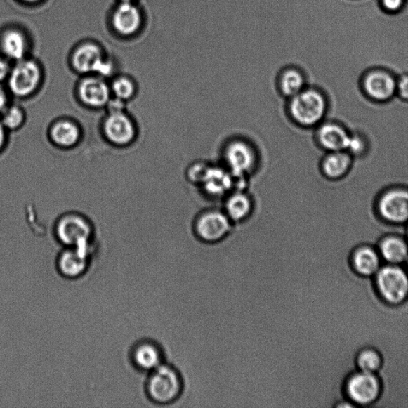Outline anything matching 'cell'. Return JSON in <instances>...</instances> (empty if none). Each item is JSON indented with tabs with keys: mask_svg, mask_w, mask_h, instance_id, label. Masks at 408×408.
Instances as JSON below:
<instances>
[{
	"mask_svg": "<svg viewBox=\"0 0 408 408\" xmlns=\"http://www.w3.org/2000/svg\"><path fill=\"white\" fill-rule=\"evenodd\" d=\"M140 23V11L130 3H124L115 11L114 25L123 34L129 35L137 32Z\"/></svg>",
	"mask_w": 408,
	"mask_h": 408,
	"instance_id": "23",
	"label": "cell"
},
{
	"mask_svg": "<svg viewBox=\"0 0 408 408\" xmlns=\"http://www.w3.org/2000/svg\"><path fill=\"white\" fill-rule=\"evenodd\" d=\"M105 138L117 146H126L136 138L134 122L124 112L109 113L103 123Z\"/></svg>",
	"mask_w": 408,
	"mask_h": 408,
	"instance_id": "11",
	"label": "cell"
},
{
	"mask_svg": "<svg viewBox=\"0 0 408 408\" xmlns=\"http://www.w3.org/2000/svg\"><path fill=\"white\" fill-rule=\"evenodd\" d=\"M124 2L130 3L132 0H123Z\"/></svg>",
	"mask_w": 408,
	"mask_h": 408,
	"instance_id": "37",
	"label": "cell"
},
{
	"mask_svg": "<svg viewBox=\"0 0 408 408\" xmlns=\"http://www.w3.org/2000/svg\"><path fill=\"white\" fill-rule=\"evenodd\" d=\"M396 77L388 71L375 69L362 77L360 84L369 98L386 103L396 96Z\"/></svg>",
	"mask_w": 408,
	"mask_h": 408,
	"instance_id": "10",
	"label": "cell"
},
{
	"mask_svg": "<svg viewBox=\"0 0 408 408\" xmlns=\"http://www.w3.org/2000/svg\"><path fill=\"white\" fill-rule=\"evenodd\" d=\"M26 1H28V2H34V1H37V0H26Z\"/></svg>",
	"mask_w": 408,
	"mask_h": 408,
	"instance_id": "38",
	"label": "cell"
},
{
	"mask_svg": "<svg viewBox=\"0 0 408 408\" xmlns=\"http://www.w3.org/2000/svg\"><path fill=\"white\" fill-rule=\"evenodd\" d=\"M132 360L140 370L152 371L164 363V355L157 342L145 341L134 347Z\"/></svg>",
	"mask_w": 408,
	"mask_h": 408,
	"instance_id": "20",
	"label": "cell"
},
{
	"mask_svg": "<svg viewBox=\"0 0 408 408\" xmlns=\"http://www.w3.org/2000/svg\"><path fill=\"white\" fill-rule=\"evenodd\" d=\"M405 237L408 241V223L405 226Z\"/></svg>",
	"mask_w": 408,
	"mask_h": 408,
	"instance_id": "36",
	"label": "cell"
},
{
	"mask_svg": "<svg viewBox=\"0 0 408 408\" xmlns=\"http://www.w3.org/2000/svg\"><path fill=\"white\" fill-rule=\"evenodd\" d=\"M56 236L69 248L90 249L93 228L84 217L76 214L62 216L56 224Z\"/></svg>",
	"mask_w": 408,
	"mask_h": 408,
	"instance_id": "7",
	"label": "cell"
},
{
	"mask_svg": "<svg viewBox=\"0 0 408 408\" xmlns=\"http://www.w3.org/2000/svg\"><path fill=\"white\" fill-rule=\"evenodd\" d=\"M396 96L408 102V74L396 78Z\"/></svg>",
	"mask_w": 408,
	"mask_h": 408,
	"instance_id": "30",
	"label": "cell"
},
{
	"mask_svg": "<svg viewBox=\"0 0 408 408\" xmlns=\"http://www.w3.org/2000/svg\"><path fill=\"white\" fill-rule=\"evenodd\" d=\"M73 66L82 74L97 73L108 77L113 72L112 64L103 60L98 47L93 44L84 45L74 53Z\"/></svg>",
	"mask_w": 408,
	"mask_h": 408,
	"instance_id": "13",
	"label": "cell"
},
{
	"mask_svg": "<svg viewBox=\"0 0 408 408\" xmlns=\"http://www.w3.org/2000/svg\"><path fill=\"white\" fill-rule=\"evenodd\" d=\"M381 298L390 305H399L408 298V270L405 265L383 263L374 277Z\"/></svg>",
	"mask_w": 408,
	"mask_h": 408,
	"instance_id": "5",
	"label": "cell"
},
{
	"mask_svg": "<svg viewBox=\"0 0 408 408\" xmlns=\"http://www.w3.org/2000/svg\"><path fill=\"white\" fill-rule=\"evenodd\" d=\"M368 145L367 140L362 137V135L359 133L350 134V140H348L346 152L353 157V156L362 155L366 151Z\"/></svg>",
	"mask_w": 408,
	"mask_h": 408,
	"instance_id": "29",
	"label": "cell"
},
{
	"mask_svg": "<svg viewBox=\"0 0 408 408\" xmlns=\"http://www.w3.org/2000/svg\"><path fill=\"white\" fill-rule=\"evenodd\" d=\"M222 209L235 227L251 220L256 211V201L247 190L233 191L223 199Z\"/></svg>",
	"mask_w": 408,
	"mask_h": 408,
	"instance_id": "12",
	"label": "cell"
},
{
	"mask_svg": "<svg viewBox=\"0 0 408 408\" xmlns=\"http://www.w3.org/2000/svg\"><path fill=\"white\" fill-rule=\"evenodd\" d=\"M376 248L383 263L404 265L408 260V241L403 235H384Z\"/></svg>",
	"mask_w": 408,
	"mask_h": 408,
	"instance_id": "18",
	"label": "cell"
},
{
	"mask_svg": "<svg viewBox=\"0 0 408 408\" xmlns=\"http://www.w3.org/2000/svg\"><path fill=\"white\" fill-rule=\"evenodd\" d=\"M351 263L357 273L363 277H374L382 267L383 262L377 248L360 246L352 254Z\"/></svg>",
	"mask_w": 408,
	"mask_h": 408,
	"instance_id": "19",
	"label": "cell"
},
{
	"mask_svg": "<svg viewBox=\"0 0 408 408\" xmlns=\"http://www.w3.org/2000/svg\"><path fill=\"white\" fill-rule=\"evenodd\" d=\"M211 166V164L205 162H197L189 165L186 171L187 180L199 187L208 175Z\"/></svg>",
	"mask_w": 408,
	"mask_h": 408,
	"instance_id": "28",
	"label": "cell"
},
{
	"mask_svg": "<svg viewBox=\"0 0 408 408\" xmlns=\"http://www.w3.org/2000/svg\"><path fill=\"white\" fill-rule=\"evenodd\" d=\"M2 47L5 54L9 58L15 59V60H21L26 53L25 38L19 32H6L2 40Z\"/></svg>",
	"mask_w": 408,
	"mask_h": 408,
	"instance_id": "24",
	"label": "cell"
},
{
	"mask_svg": "<svg viewBox=\"0 0 408 408\" xmlns=\"http://www.w3.org/2000/svg\"><path fill=\"white\" fill-rule=\"evenodd\" d=\"M328 108L327 98L321 88L309 85L297 96L287 100L286 114L295 126L311 129L324 121Z\"/></svg>",
	"mask_w": 408,
	"mask_h": 408,
	"instance_id": "1",
	"label": "cell"
},
{
	"mask_svg": "<svg viewBox=\"0 0 408 408\" xmlns=\"http://www.w3.org/2000/svg\"><path fill=\"white\" fill-rule=\"evenodd\" d=\"M353 157L346 151L329 152L322 159L320 170L322 175L330 180H338L345 177L352 168Z\"/></svg>",
	"mask_w": 408,
	"mask_h": 408,
	"instance_id": "21",
	"label": "cell"
},
{
	"mask_svg": "<svg viewBox=\"0 0 408 408\" xmlns=\"http://www.w3.org/2000/svg\"><path fill=\"white\" fill-rule=\"evenodd\" d=\"M404 3L405 0H381L382 8L391 13H398Z\"/></svg>",
	"mask_w": 408,
	"mask_h": 408,
	"instance_id": "31",
	"label": "cell"
},
{
	"mask_svg": "<svg viewBox=\"0 0 408 408\" xmlns=\"http://www.w3.org/2000/svg\"><path fill=\"white\" fill-rule=\"evenodd\" d=\"M90 263V249L67 248L58 256L57 267L60 274L68 279H77L84 275Z\"/></svg>",
	"mask_w": 408,
	"mask_h": 408,
	"instance_id": "16",
	"label": "cell"
},
{
	"mask_svg": "<svg viewBox=\"0 0 408 408\" xmlns=\"http://www.w3.org/2000/svg\"><path fill=\"white\" fill-rule=\"evenodd\" d=\"M381 220L392 227L406 226L408 223V190L393 187L384 192L377 204Z\"/></svg>",
	"mask_w": 408,
	"mask_h": 408,
	"instance_id": "8",
	"label": "cell"
},
{
	"mask_svg": "<svg viewBox=\"0 0 408 408\" xmlns=\"http://www.w3.org/2000/svg\"><path fill=\"white\" fill-rule=\"evenodd\" d=\"M110 90L112 96L125 100V102L131 99L135 96L136 91L133 82L127 78H123V77L114 80L110 86Z\"/></svg>",
	"mask_w": 408,
	"mask_h": 408,
	"instance_id": "27",
	"label": "cell"
},
{
	"mask_svg": "<svg viewBox=\"0 0 408 408\" xmlns=\"http://www.w3.org/2000/svg\"><path fill=\"white\" fill-rule=\"evenodd\" d=\"M125 100L114 98L110 100V102L106 105L105 107L108 109L109 113H117V112H124L126 108Z\"/></svg>",
	"mask_w": 408,
	"mask_h": 408,
	"instance_id": "32",
	"label": "cell"
},
{
	"mask_svg": "<svg viewBox=\"0 0 408 408\" xmlns=\"http://www.w3.org/2000/svg\"><path fill=\"white\" fill-rule=\"evenodd\" d=\"M146 390L153 403L162 407H171L182 393L181 376L173 366L163 363L150 371Z\"/></svg>",
	"mask_w": 408,
	"mask_h": 408,
	"instance_id": "4",
	"label": "cell"
},
{
	"mask_svg": "<svg viewBox=\"0 0 408 408\" xmlns=\"http://www.w3.org/2000/svg\"><path fill=\"white\" fill-rule=\"evenodd\" d=\"M8 97L2 88H0V114L4 113V111L8 108Z\"/></svg>",
	"mask_w": 408,
	"mask_h": 408,
	"instance_id": "34",
	"label": "cell"
},
{
	"mask_svg": "<svg viewBox=\"0 0 408 408\" xmlns=\"http://www.w3.org/2000/svg\"><path fill=\"white\" fill-rule=\"evenodd\" d=\"M357 370L378 374L383 364L381 354L374 348H364L356 357Z\"/></svg>",
	"mask_w": 408,
	"mask_h": 408,
	"instance_id": "25",
	"label": "cell"
},
{
	"mask_svg": "<svg viewBox=\"0 0 408 408\" xmlns=\"http://www.w3.org/2000/svg\"><path fill=\"white\" fill-rule=\"evenodd\" d=\"M234 229V223L225 212L217 208L200 211L191 224L192 235L199 244H218L232 235Z\"/></svg>",
	"mask_w": 408,
	"mask_h": 408,
	"instance_id": "3",
	"label": "cell"
},
{
	"mask_svg": "<svg viewBox=\"0 0 408 408\" xmlns=\"http://www.w3.org/2000/svg\"><path fill=\"white\" fill-rule=\"evenodd\" d=\"M315 140L324 151H346L350 132L340 124L323 121L315 128Z\"/></svg>",
	"mask_w": 408,
	"mask_h": 408,
	"instance_id": "15",
	"label": "cell"
},
{
	"mask_svg": "<svg viewBox=\"0 0 408 408\" xmlns=\"http://www.w3.org/2000/svg\"><path fill=\"white\" fill-rule=\"evenodd\" d=\"M308 86V76L305 71L296 65L282 67L276 76L277 91L286 100L297 96Z\"/></svg>",
	"mask_w": 408,
	"mask_h": 408,
	"instance_id": "14",
	"label": "cell"
},
{
	"mask_svg": "<svg viewBox=\"0 0 408 408\" xmlns=\"http://www.w3.org/2000/svg\"><path fill=\"white\" fill-rule=\"evenodd\" d=\"M78 93L81 102L92 109L105 107L112 98L110 87L98 78H87L82 81Z\"/></svg>",
	"mask_w": 408,
	"mask_h": 408,
	"instance_id": "17",
	"label": "cell"
},
{
	"mask_svg": "<svg viewBox=\"0 0 408 408\" xmlns=\"http://www.w3.org/2000/svg\"><path fill=\"white\" fill-rule=\"evenodd\" d=\"M11 70L9 64L3 59H0V81L8 78Z\"/></svg>",
	"mask_w": 408,
	"mask_h": 408,
	"instance_id": "33",
	"label": "cell"
},
{
	"mask_svg": "<svg viewBox=\"0 0 408 408\" xmlns=\"http://www.w3.org/2000/svg\"><path fill=\"white\" fill-rule=\"evenodd\" d=\"M222 165L233 175L249 177L259 168L260 152L249 139L240 136L228 138L221 150Z\"/></svg>",
	"mask_w": 408,
	"mask_h": 408,
	"instance_id": "2",
	"label": "cell"
},
{
	"mask_svg": "<svg viewBox=\"0 0 408 408\" xmlns=\"http://www.w3.org/2000/svg\"><path fill=\"white\" fill-rule=\"evenodd\" d=\"M345 392L354 407L372 408L380 398L382 384L376 374L357 370L348 376Z\"/></svg>",
	"mask_w": 408,
	"mask_h": 408,
	"instance_id": "6",
	"label": "cell"
},
{
	"mask_svg": "<svg viewBox=\"0 0 408 408\" xmlns=\"http://www.w3.org/2000/svg\"><path fill=\"white\" fill-rule=\"evenodd\" d=\"M1 122L6 129L16 130L20 128L25 121V113L18 105L8 106L1 114Z\"/></svg>",
	"mask_w": 408,
	"mask_h": 408,
	"instance_id": "26",
	"label": "cell"
},
{
	"mask_svg": "<svg viewBox=\"0 0 408 408\" xmlns=\"http://www.w3.org/2000/svg\"><path fill=\"white\" fill-rule=\"evenodd\" d=\"M6 131H7V129H6L3 125V123L1 121H0V151L3 150V147L6 143V138H7Z\"/></svg>",
	"mask_w": 408,
	"mask_h": 408,
	"instance_id": "35",
	"label": "cell"
},
{
	"mask_svg": "<svg viewBox=\"0 0 408 408\" xmlns=\"http://www.w3.org/2000/svg\"><path fill=\"white\" fill-rule=\"evenodd\" d=\"M81 130L73 121L63 119L56 121L50 130V137L55 145L70 149L78 145Z\"/></svg>",
	"mask_w": 408,
	"mask_h": 408,
	"instance_id": "22",
	"label": "cell"
},
{
	"mask_svg": "<svg viewBox=\"0 0 408 408\" xmlns=\"http://www.w3.org/2000/svg\"><path fill=\"white\" fill-rule=\"evenodd\" d=\"M41 79L42 75L38 65L32 61L22 60L11 70L9 90L18 98H27L37 91Z\"/></svg>",
	"mask_w": 408,
	"mask_h": 408,
	"instance_id": "9",
	"label": "cell"
},
{
	"mask_svg": "<svg viewBox=\"0 0 408 408\" xmlns=\"http://www.w3.org/2000/svg\"><path fill=\"white\" fill-rule=\"evenodd\" d=\"M404 265H405V268H406L407 269V270H408V260H407V263H406V264H405Z\"/></svg>",
	"mask_w": 408,
	"mask_h": 408,
	"instance_id": "39",
	"label": "cell"
}]
</instances>
